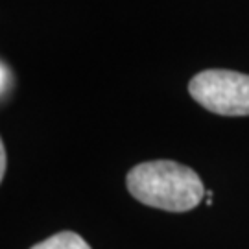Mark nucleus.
I'll list each match as a JSON object with an SVG mask.
<instances>
[{
    "label": "nucleus",
    "mask_w": 249,
    "mask_h": 249,
    "mask_svg": "<svg viewBox=\"0 0 249 249\" xmlns=\"http://www.w3.org/2000/svg\"><path fill=\"white\" fill-rule=\"evenodd\" d=\"M188 92L214 115L249 116V76L236 71L209 69L197 72L188 83Z\"/></svg>",
    "instance_id": "obj_2"
},
{
    "label": "nucleus",
    "mask_w": 249,
    "mask_h": 249,
    "mask_svg": "<svg viewBox=\"0 0 249 249\" xmlns=\"http://www.w3.org/2000/svg\"><path fill=\"white\" fill-rule=\"evenodd\" d=\"M32 249H90V246L80 234L72 231H63L36 244Z\"/></svg>",
    "instance_id": "obj_3"
},
{
    "label": "nucleus",
    "mask_w": 249,
    "mask_h": 249,
    "mask_svg": "<svg viewBox=\"0 0 249 249\" xmlns=\"http://www.w3.org/2000/svg\"><path fill=\"white\" fill-rule=\"evenodd\" d=\"M125 185L141 203L168 213L192 211L207 192L196 172L176 160L141 162L129 170Z\"/></svg>",
    "instance_id": "obj_1"
},
{
    "label": "nucleus",
    "mask_w": 249,
    "mask_h": 249,
    "mask_svg": "<svg viewBox=\"0 0 249 249\" xmlns=\"http://www.w3.org/2000/svg\"><path fill=\"white\" fill-rule=\"evenodd\" d=\"M6 166H8V155H6V146L0 142V179L6 176Z\"/></svg>",
    "instance_id": "obj_5"
},
{
    "label": "nucleus",
    "mask_w": 249,
    "mask_h": 249,
    "mask_svg": "<svg viewBox=\"0 0 249 249\" xmlns=\"http://www.w3.org/2000/svg\"><path fill=\"white\" fill-rule=\"evenodd\" d=\"M0 78H2V81H0L2 100L6 102V100L9 98V92L13 89V85H15V81H13V72H11V69H9V65L6 61H2V65H0Z\"/></svg>",
    "instance_id": "obj_4"
}]
</instances>
